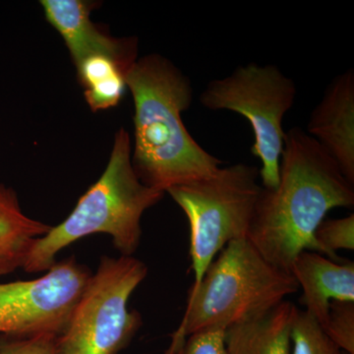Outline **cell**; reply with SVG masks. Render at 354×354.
<instances>
[{
  "label": "cell",
  "instance_id": "obj_9",
  "mask_svg": "<svg viewBox=\"0 0 354 354\" xmlns=\"http://www.w3.org/2000/svg\"><path fill=\"white\" fill-rule=\"evenodd\" d=\"M44 15L64 39L76 67L93 57L111 58L125 71L137 60V39H114L90 18V6L81 0H43Z\"/></svg>",
  "mask_w": 354,
  "mask_h": 354
},
{
  "label": "cell",
  "instance_id": "obj_2",
  "mask_svg": "<svg viewBox=\"0 0 354 354\" xmlns=\"http://www.w3.org/2000/svg\"><path fill=\"white\" fill-rule=\"evenodd\" d=\"M134 101L132 165L140 180L167 192L209 176L223 164L195 141L181 113L190 108L193 88L180 69L160 55L137 59L125 74Z\"/></svg>",
  "mask_w": 354,
  "mask_h": 354
},
{
  "label": "cell",
  "instance_id": "obj_14",
  "mask_svg": "<svg viewBox=\"0 0 354 354\" xmlns=\"http://www.w3.org/2000/svg\"><path fill=\"white\" fill-rule=\"evenodd\" d=\"M291 354H344L313 317L298 310L291 332Z\"/></svg>",
  "mask_w": 354,
  "mask_h": 354
},
{
  "label": "cell",
  "instance_id": "obj_5",
  "mask_svg": "<svg viewBox=\"0 0 354 354\" xmlns=\"http://www.w3.org/2000/svg\"><path fill=\"white\" fill-rule=\"evenodd\" d=\"M259 169L235 164L209 176L169 188L167 194L187 216L193 285L197 290L216 254L230 241L246 239L262 185Z\"/></svg>",
  "mask_w": 354,
  "mask_h": 354
},
{
  "label": "cell",
  "instance_id": "obj_10",
  "mask_svg": "<svg viewBox=\"0 0 354 354\" xmlns=\"http://www.w3.org/2000/svg\"><path fill=\"white\" fill-rule=\"evenodd\" d=\"M307 134L334 158L354 185V72L346 70L333 79L322 100L310 114Z\"/></svg>",
  "mask_w": 354,
  "mask_h": 354
},
{
  "label": "cell",
  "instance_id": "obj_17",
  "mask_svg": "<svg viewBox=\"0 0 354 354\" xmlns=\"http://www.w3.org/2000/svg\"><path fill=\"white\" fill-rule=\"evenodd\" d=\"M322 330L344 353L354 354V302L333 301Z\"/></svg>",
  "mask_w": 354,
  "mask_h": 354
},
{
  "label": "cell",
  "instance_id": "obj_18",
  "mask_svg": "<svg viewBox=\"0 0 354 354\" xmlns=\"http://www.w3.org/2000/svg\"><path fill=\"white\" fill-rule=\"evenodd\" d=\"M176 354H227L225 330H200L188 335Z\"/></svg>",
  "mask_w": 354,
  "mask_h": 354
},
{
  "label": "cell",
  "instance_id": "obj_13",
  "mask_svg": "<svg viewBox=\"0 0 354 354\" xmlns=\"http://www.w3.org/2000/svg\"><path fill=\"white\" fill-rule=\"evenodd\" d=\"M50 228L26 216L16 193L0 183V276L22 268L34 242Z\"/></svg>",
  "mask_w": 354,
  "mask_h": 354
},
{
  "label": "cell",
  "instance_id": "obj_11",
  "mask_svg": "<svg viewBox=\"0 0 354 354\" xmlns=\"http://www.w3.org/2000/svg\"><path fill=\"white\" fill-rule=\"evenodd\" d=\"M290 274L302 290L305 312L323 328L333 301L354 302L353 262L337 263L313 251L295 258Z\"/></svg>",
  "mask_w": 354,
  "mask_h": 354
},
{
  "label": "cell",
  "instance_id": "obj_6",
  "mask_svg": "<svg viewBox=\"0 0 354 354\" xmlns=\"http://www.w3.org/2000/svg\"><path fill=\"white\" fill-rule=\"evenodd\" d=\"M148 268L133 256H102L57 339V354H118L141 328V314L128 301Z\"/></svg>",
  "mask_w": 354,
  "mask_h": 354
},
{
  "label": "cell",
  "instance_id": "obj_12",
  "mask_svg": "<svg viewBox=\"0 0 354 354\" xmlns=\"http://www.w3.org/2000/svg\"><path fill=\"white\" fill-rule=\"evenodd\" d=\"M298 310L283 300L263 315L228 328L227 354H291V332Z\"/></svg>",
  "mask_w": 354,
  "mask_h": 354
},
{
  "label": "cell",
  "instance_id": "obj_3",
  "mask_svg": "<svg viewBox=\"0 0 354 354\" xmlns=\"http://www.w3.org/2000/svg\"><path fill=\"white\" fill-rule=\"evenodd\" d=\"M165 194L140 180L132 165L129 134L121 128L99 180L79 199L66 220L34 242L22 269L48 272L62 249L95 234H109L121 256H132L141 241L142 216Z\"/></svg>",
  "mask_w": 354,
  "mask_h": 354
},
{
  "label": "cell",
  "instance_id": "obj_8",
  "mask_svg": "<svg viewBox=\"0 0 354 354\" xmlns=\"http://www.w3.org/2000/svg\"><path fill=\"white\" fill-rule=\"evenodd\" d=\"M92 272L75 258L41 278L0 283V334L18 339L64 333Z\"/></svg>",
  "mask_w": 354,
  "mask_h": 354
},
{
  "label": "cell",
  "instance_id": "obj_4",
  "mask_svg": "<svg viewBox=\"0 0 354 354\" xmlns=\"http://www.w3.org/2000/svg\"><path fill=\"white\" fill-rule=\"evenodd\" d=\"M299 290L290 272L274 267L247 239L230 241L189 292L180 325L165 354H176L188 335L227 330L253 320Z\"/></svg>",
  "mask_w": 354,
  "mask_h": 354
},
{
  "label": "cell",
  "instance_id": "obj_19",
  "mask_svg": "<svg viewBox=\"0 0 354 354\" xmlns=\"http://www.w3.org/2000/svg\"><path fill=\"white\" fill-rule=\"evenodd\" d=\"M57 339L50 335L18 339L0 344V354H57Z\"/></svg>",
  "mask_w": 354,
  "mask_h": 354
},
{
  "label": "cell",
  "instance_id": "obj_7",
  "mask_svg": "<svg viewBox=\"0 0 354 354\" xmlns=\"http://www.w3.org/2000/svg\"><path fill=\"white\" fill-rule=\"evenodd\" d=\"M295 81L274 64L251 62L236 67L225 78L207 84L199 102L211 111H230L248 120L252 127L253 156L260 158L263 188L274 189L285 147L283 120L295 104Z\"/></svg>",
  "mask_w": 354,
  "mask_h": 354
},
{
  "label": "cell",
  "instance_id": "obj_16",
  "mask_svg": "<svg viewBox=\"0 0 354 354\" xmlns=\"http://www.w3.org/2000/svg\"><path fill=\"white\" fill-rule=\"evenodd\" d=\"M316 241L323 248L324 255L335 262H342L337 250L354 249V215L335 220H324L317 228Z\"/></svg>",
  "mask_w": 354,
  "mask_h": 354
},
{
  "label": "cell",
  "instance_id": "obj_1",
  "mask_svg": "<svg viewBox=\"0 0 354 354\" xmlns=\"http://www.w3.org/2000/svg\"><path fill=\"white\" fill-rule=\"evenodd\" d=\"M354 205V185L301 128L286 132L274 189L262 187L246 239L274 267L290 272L304 251L323 254L315 232L330 209Z\"/></svg>",
  "mask_w": 354,
  "mask_h": 354
},
{
  "label": "cell",
  "instance_id": "obj_15",
  "mask_svg": "<svg viewBox=\"0 0 354 354\" xmlns=\"http://www.w3.org/2000/svg\"><path fill=\"white\" fill-rule=\"evenodd\" d=\"M85 97L93 111H102L115 106L124 94L125 73L113 70L100 74L84 85Z\"/></svg>",
  "mask_w": 354,
  "mask_h": 354
}]
</instances>
